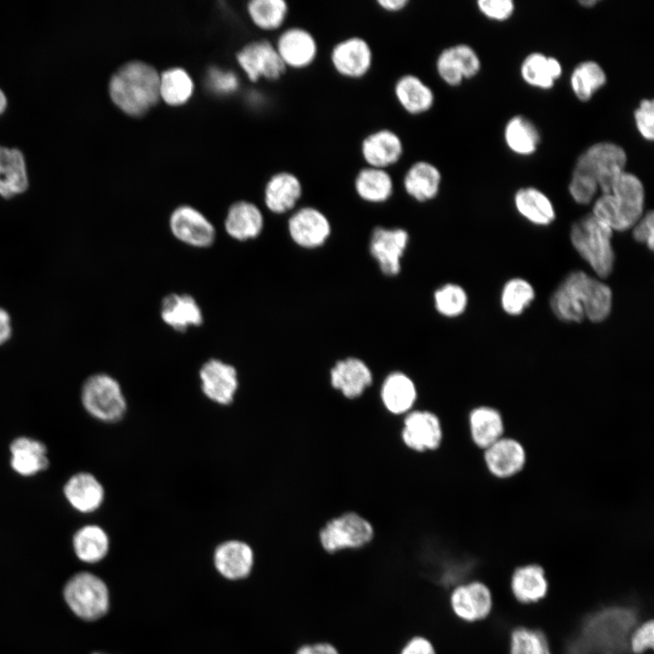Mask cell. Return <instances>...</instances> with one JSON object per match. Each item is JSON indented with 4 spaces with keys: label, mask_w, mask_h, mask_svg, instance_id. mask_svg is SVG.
Returning a JSON list of instances; mask_svg holds the SVG:
<instances>
[{
    "label": "cell",
    "mask_w": 654,
    "mask_h": 654,
    "mask_svg": "<svg viewBox=\"0 0 654 654\" xmlns=\"http://www.w3.org/2000/svg\"><path fill=\"white\" fill-rule=\"evenodd\" d=\"M653 621L649 620L642 623L631 632L629 643L633 653L642 654L646 650L653 649Z\"/></svg>",
    "instance_id": "obj_48"
},
{
    "label": "cell",
    "mask_w": 654,
    "mask_h": 654,
    "mask_svg": "<svg viewBox=\"0 0 654 654\" xmlns=\"http://www.w3.org/2000/svg\"><path fill=\"white\" fill-rule=\"evenodd\" d=\"M612 306L611 289L586 272L575 271L561 282L550 298L556 317L566 322L605 321Z\"/></svg>",
    "instance_id": "obj_1"
},
{
    "label": "cell",
    "mask_w": 654,
    "mask_h": 654,
    "mask_svg": "<svg viewBox=\"0 0 654 654\" xmlns=\"http://www.w3.org/2000/svg\"><path fill=\"white\" fill-rule=\"evenodd\" d=\"M94 654H100V653H94Z\"/></svg>",
    "instance_id": "obj_57"
},
{
    "label": "cell",
    "mask_w": 654,
    "mask_h": 654,
    "mask_svg": "<svg viewBox=\"0 0 654 654\" xmlns=\"http://www.w3.org/2000/svg\"><path fill=\"white\" fill-rule=\"evenodd\" d=\"M504 141L508 148L521 156L533 154L540 143L537 126L523 115H514L504 127Z\"/></svg>",
    "instance_id": "obj_38"
},
{
    "label": "cell",
    "mask_w": 654,
    "mask_h": 654,
    "mask_svg": "<svg viewBox=\"0 0 654 654\" xmlns=\"http://www.w3.org/2000/svg\"><path fill=\"white\" fill-rule=\"evenodd\" d=\"M193 82L190 74L181 67H172L160 74V98L169 105L186 103L193 93Z\"/></svg>",
    "instance_id": "obj_41"
},
{
    "label": "cell",
    "mask_w": 654,
    "mask_h": 654,
    "mask_svg": "<svg viewBox=\"0 0 654 654\" xmlns=\"http://www.w3.org/2000/svg\"><path fill=\"white\" fill-rule=\"evenodd\" d=\"M353 187L362 201L382 203L392 196L394 181L389 170L365 165L355 174Z\"/></svg>",
    "instance_id": "obj_33"
},
{
    "label": "cell",
    "mask_w": 654,
    "mask_h": 654,
    "mask_svg": "<svg viewBox=\"0 0 654 654\" xmlns=\"http://www.w3.org/2000/svg\"><path fill=\"white\" fill-rule=\"evenodd\" d=\"M483 460L493 476L506 479L522 470L526 462V451L517 440L501 437L484 450Z\"/></svg>",
    "instance_id": "obj_26"
},
{
    "label": "cell",
    "mask_w": 654,
    "mask_h": 654,
    "mask_svg": "<svg viewBox=\"0 0 654 654\" xmlns=\"http://www.w3.org/2000/svg\"><path fill=\"white\" fill-rule=\"evenodd\" d=\"M612 234L613 232L591 213L571 226L570 236L574 249L600 278L608 277L614 267Z\"/></svg>",
    "instance_id": "obj_6"
},
{
    "label": "cell",
    "mask_w": 654,
    "mask_h": 654,
    "mask_svg": "<svg viewBox=\"0 0 654 654\" xmlns=\"http://www.w3.org/2000/svg\"><path fill=\"white\" fill-rule=\"evenodd\" d=\"M274 45L286 68L306 69L315 63L319 54L316 37L301 26L285 29Z\"/></svg>",
    "instance_id": "obj_20"
},
{
    "label": "cell",
    "mask_w": 654,
    "mask_h": 654,
    "mask_svg": "<svg viewBox=\"0 0 654 654\" xmlns=\"http://www.w3.org/2000/svg\"><path fill=\"white\" fill-rule=\"evenodd\" d=\"M12 336L11 317L7 311L0 307V346Z\"/></svg>",
    "instance_id": "obj_53"
},
{
    "label": "cell",
    "mask_w": 654,
    "mask_h": 654,
    "mask_svg": "<svg viewBox=\"0 0 654 654\" xmlns=\"http://www.w3.org/2000/svg\"><path fill=\"white\" fill-rule=\"evenodd\" d=\"M468 424L473 443L483 450L500 439L504 431L501 414L490 406L473 408L469 413Z\"/></svg>",
    "instance_id": "obj_35"
},
{
    "label": "cell",
    "mask_w": 654,
    "mask_h": 654,
    "mask_svg": "<svg viewBox=\"0 0 654 654\" xmlns=\"http://www.w3.org/2000/svg\"><path fill=\"white\" fill-rule=\"evenodd\" d=\"M441 183V170L428 160H418L411 164L402 177L403 190L419 203L435 199L440 193Z\"/></svg>",
    "instance_id": "obj_27"
},
{
    "label": "cell",
    "mask_w": 654,
    "mask_h": 654,
    "mask_svg": "<svg viewBox=\"0 0 654 654\" xmlns=\"http://www.w3.org/2000/svg\"><path fill=\"white\" fill-rule=\"evenodd\" d=\"M393 95L400 107L412 116L429 113L436 100L431 86L411 73L403 74L396 79L393 84Z\"/></svg>",
    "instance_id": "obj_24"
},
{
    "label": "cell",
    "mask_w": 654,
    "mask_h": 654,
    "mask_svg": "<svg viewBox=\"0 0 654 654\" xmlns=\"http://www.w3.org/2000/svg\"><path fill=\"white\" fill-rule=\"evenodd\" d=\"M287 227L292 240L305 249L322 246L332 233L327 216L312 206H304L293 212Z\"/></svg>",
    "instance_id": "obj_21"
},
{
    "label": "cell",
    "mask_w": 654,
    "mask_h": 654,
    "mask_svg": "<svg viewBox=\"0 0 654 654\" xmlns=\"http://www.w3.org/2000/svg\"><path fill=\"white\" fill-rule=\"evenodd\" d=\"M63 494L71 508L82 514L98 510L105 498L104 485L94 474L88 471L71 475L63 487Z\"/></svg>",
    "instance_id": "obj_23"
},
{
    "label": "cell",
    "mask_w": 654,
    "mask_h": 654,
    "mask_svg": "<svg viewBox=\"0 0 654 654\" xmlns=\"http://www.w3.org/2000/svg\"><path fill=\"white\" fill-rule=\"evenodd\" d=\"M418 398L419 391L415 382L401 371L390 372L381 383L380 402L390 415L404 416L414 409Z\"/></svg>",
    "instance_id": "obj_22"
},
{
    "label": "cell",
    "mask_w": 654,
    "mask_h": 654,
    "mask_svg": "<svg viewBox=\"0 0 654 654\" xmlns=\"http://www.w3.org/2000/svg\"><path fill=\"white\" fill-rule=\"evenodd\" d=\"M254 555L246 542L230 540L219 544L213 553L216 570L229 580L245 578L251 572Z\"/></svg>",
    "instance_id": "obj_30"
},
{
    "label": "cell",
    "mask_w": 654,
    "mask_h": 654,
    "mask_svg": "<svg viewBox=\"0 0 654 654\" xmlns=\"http://www.w3.org/2000/svg\"><path fill=\"white\" fill-rule=\"evenodd\" d=\"M331 387L348 401L361 398L373 383V374L367 363L357 357L338 360L329 372Z\"/></svg>",
    "instance_id": "obj_19"
},
{
    "label": "cell",
    "mask_w": 654,
    "mask_h": 654,
    "mask_svg": "<svg viewBox=\"0 0 654 654\" xmlns=\"http://www.w3.org/2000/svg\"><path fill=\"white\" fill-rule=\"evenodd\" d=\"M409 243V233L401 228L376 227L370 240V253L387 276L398 275L401 258Z\"/></svg>",
    "instance_id": "obj_18"
},
{
    "label": "cell",
    "mask_w": 654,
    "mask_h": 654,
    "mask_svg": "<svg viewBox=\"0 0 654 654\" xmlns=\"http://www.w3.org/2000/svg\"><path fill=\"white\" fill-rule=\"evenodd\" d=\"M7 106V98L4 91L0 88V114H2Z\"/></svg>",
    "instance_id": "obj_55"
},
{
    "label": "cell",
    "mask_w": 654,
    "mask_h": 654,
    "mask_svg": "<svg viewBox=\"0 0 654 654\" xmlns=\"http://www.w3.org/2000/svg\"><path fill=\"white\" fill-rule=\"evenodd\" d=\"M635 623L636 614L629 608L609 607L590 614L571 643L570 653L626 654Z\"/></svg>",
    "instance_id": "obj_2"
},
{
    "label": "cell",
    "mask_w": 654,
    "mask_h": 654,
    "mask_svg": "<svg viewBox=\"0 0 654 654\" xmlns=\"http://www.w3.org/2000/svg\"><path fill=\"white\" fill-rule=\"evenodd\" d=\"M247 9L253 22L264 30L281 27L289 11L284 0H253Z\"/></svg>",
    "instance_id": "obj_42"
},
{
    "label": "cell",
    "mask_w": 654,
    "mask_h": 654,
    "mask_svg": "<svg viewBox=\"0 0 654 654\" xmlns=\"http://www.w3.org/2000/svg\"><path fill=\"white\" fill-rule=\"evenodd\" d=\"M599 1L597 0H580L579 1L580 5L583 7H592L595 5L598 4Z\"/></svg>",
    "instance_id": "obj_56"
},
{
    "label": "cell",
    "mask_w": 654,
    "mask_h": 654,
    "mask_svg": "<svg viewBox=\"0 0 654 654\" xmlns=\"http://www.w3.org/2000/svg\"><path fill=\"white\" fill-rule=\"evenodd\" d=\"M360 154L366 166L389 170L401 161L404 143L394 130L379 128L362 138Z\"/></svg>",
    "instance_id": "obj_16"
},
{
    "label": "cell",
    "mask_w": 654,
    "mask_h": 654,
    "mask_svg": "<svg viewBox=\"0 0 654 654\" xmlns=\"http://www.w3.org/2000/svg\"><path fill=\"white\" fill-rule=\"evenodd\" d=\"M476 4L485 17L499 22L510 19L515 11L512 0H478Z\"/></svg>",
    "instance_id": "obj_47"
},
{
    "label": "cell",
    "mask_w": 654,
    "mask_h": 654,
    "mask_svg": "<svg viewBox=\"0 0 654 654\" xmlns=\"http://www.w3.org/2000/svg\"><path fill=\"white\" fill-rule=\"evenodd\" d=\"M160 74L151 64L134 60L120 66L109 80L114 104L128 115L146 114L160 99Z\"/></svg>",
    "instance_id": "obj_3"
},
{
    "label": "cell",
    "mask_w": 654,
    "mask_h": 654,
    "mask_svg": "<svg viewBox=\"0 0 654 654\" xmlns=\"http://www.w3.org/2000/svg\"><path fill=\"white\" fill-rule=\"evenodd\" d=\"M236 59L253 82L257 81L260 76L277 80L287 70L275 45L267 40L247 44L237 53Z\"/></svg>",
    "instance_id": "obj_17"
},
{
    "label": "cell",
    "mask_w": 654,
    "mask_h": 654,
    "mask_svg": "<svg viewBox=\"0 0 654 654\" xmlns=\"http://www.w3.org/2000/svg\"><path fill=\"white\" fill-rule=\"evenodd\" d=\"M110 540L99 525L86 524L73 536V548L79 560L87 563L102 560L109 551Z\"/></svg>",
    "instance_id": "obj_39"
},
{
    "label": "cell",
    "mask_w": 654,
    "mask_h": 654,
    "mask_svg": "<svg viewBox=\"0 0 654 654\" xmlns=\"http://www.w3.org/2000/svg\"><path fill=\"white\" fill-rule=\"evenodd\" d=\"M534 297V289L529 282L521 278H513L504 284L500 303L506 313L517 316L525 311Z\"/></svg>",
    "instance_id": "obj_43"
},
{
    "label": "cell",
    "mask_w": 654,
    "mask_h": 654,
    "mask_svg": "<svg viewBox=\"0 0 654 654\" xmlns=\"http://www.w3.org/2000/svg\"><path fill=\"white\" fill-rule=\"evenodd\" d=\"M514 204L521 216L536 225H549L556 217L551 201L535 187L519 189L514 195Z\"/></svg>",
    "instance_id": "obj_36"
},
{
    "label": "cell",
    "mask_w": 654,
    "mask_h": 654,
    "mask_svg": "<svg viewBox=\"0 0 654 654\" xmlns=\"http://www.w3.org/2000/svg\"><path fill=\"white\" fill-rule=\"evenodd\" d=\"M375 536L374 523L356 510L329 517L316 533L321 550L328 555L363 550L373 542Z\"/></svg>",
    "instance_id": "obj_4"
},
{
    "label": "cell",
    "mask_w": 654,
    "mask_h": 654,
    "mask_svg": "<svg viewBox=\"0 0 654 654\" xmlns=\"http://www.w3.org/2000/svg\"><path fill=\"white\" fill-rule=\"evenodd\" d=\"M634 123L639 134L646 141L654 139V101L649 98L640 100L633 113Z\"/></svg>",
    "instance_id": "obj_46"
},
{
    "label": "cell",
    "mask_w": 654,
    "mask_h": 654,
    "mask_svg": "<svg viewBox=\"0 0 654 654\" xmlns=\"http://www.w3.org/2000/svg\"><path fill=\"white\" fill-rule=\"evenodd\" d=\"M377 5L387 13H399L408 7L409 0H378Z\"/></svg>",
    "instance_id": "obj_54"
},
{
    "label": "cell",
    "mask_w": 654,
    "mask_h": 654,
    "mask_svg": "<svg viewBox=\"0 0 654 654\" xmlns=\"http://www.w3.org/2000/svg\"><path fill=\"white\" fill-rule=\"evenodd\" d=\"M436 311L447 318H455L462 314L468 304L465 290L456 283H446L433 293Z\"/></svg>",
    "instance_id": "obj_44"
},
{
    "label": "cell",
    "mask_w": 654,
    "mask_h": 654,
    "mask_svg": "<svg viewBox=\"0 0 654 654\" xmlns=\"http://www.w3.org/2000/svg\"><path fill=\"white\" fill-rule=\"evenodd\" d=\"M302 195L299 177L287 171L274 173L266 183L264 203L273 213L282 214L294 209Z\"/></svg>",
    "instance_id": "obj_29"
},
{
    "label": "cell",
    "mask_w": 654,
    "mask_h": 654,
    "mask_svg": "<svg viewBox=\"0 0 654 654\" xmlns=\"http://www.w3.org/2000/svg\"><path fill=\"white\" fill-rule=\"evenodd\" d=\"M398 654H438L432 641L422 635H414L401 647Z\"/></svg>",
    "instance_id": "obj_50"
},
{
    "label": "cell",
    "mask_w": 654,
    "mask_h": 654,
    "mask_svg": "<svg viewBox=\"0 0 654 654\" xmlns=\"http://www.w3.org/2000/svg\"><path fill=\"white\" fill-rule=\"evenodd\" d=\"M448 605L451 614L459 620L472 623L484 619L490 614L492 599L485 584L471 580L450 590Z\"/></svg>",
    "instance_id": "obj_14"
},
{
    "label": "cell",
    "mask_w": 654,
    "mask_h": 654,
    "mask_svg": "<svg viewBox=\"0 0 654 654\" xmlns=\"http://www.w3.org/2000/svg\"><path fill=\"white\" fill-rule=\"evenodd\" d=\"M263 223V215L258 206L251 202L237 201L227 211L224 229L233 239L248 241L261 234Z\"/></svg>",
    "instance_id": "obj_31"
},
{
    "label": "cell",
    "mask_w": 654,
    "mask_h": 654,
    "mask_svg": "<svg viewBox=\"0 0 654 654\" xmlns=\"http://www.w3.org/2000/svg\"><path fill=\"white\" fill-rule=\"evenodd\" d=\"M609 193L621 231L631 229L644 214L645 189L641 180L625 171L616 179Z\"/></svg>",
    "instance_id": "obj_12"
},
{
    "label": "cell",
    "mask_w": 654,
    "mask_h": 654,
    "mask_svg": "<svg viewBox=\"0 0 654 654\" xmlns=\"http://www.w3.org/2000/svg\"><path fill=\"white\" fill-rule=\"evenodd\" d=\"M293 654H340V651L331 642L317 641L300 645Z\"/></svg>",
    "instance_id": "obj_51"
},
{
    "label": "cell",
    "mask_w": 654,
    "mask_h": 654,
    "mask_svg": "<svg viewBox=\"0 0 654 654\" xmlns=\"http://www.w3.org/2000/svg\"><path fill=\"white\" fill-rule=\"evenodd\" d=\"M64 597L71 610L85 620L102 618L109 609V592L105 583L89 572L73 576L65 584Z\"/></svg>",
    "instance_id": "obj_8"
},
{
    "label": "cell",
    "mask_w": 654,
    "mask_h": 654,
    "mask_svg": "<svg viewBox=\"0 0 654 654\" xmlns=\"http://www.w3.org/2000/svg\"><path fill=\"white\" fill-rule=\"evenodd\" d=\"M560 62L540 52L529 54L520 64V76L529 85L548 90L554 86L562 74Z\"/></svg>",
    "instance_id": "obj_34"
},
{
    "label": "cell",
    "mask_w": 654,
    "mask_h": 654,
    "mask_svg": "<svg viewBox=\"0 0 654 654\" xmlns=\"http://www.w3.org/2000/svg\"><path fill=\"white\" fill-rule=\"evenodd\" d=\"M606 83L605 70L594 60H586L578 64L570 77L571 91L580 102L590 101Z\"/></svg>",
    "instance_id": "obj_40"
},
{
    "label": "cell",
    "mask_w": 654,
    "mask_h": 654,
    "mask_svg": "<svg viewBox=\"0 0 654 654\" xmlns=\"http://www.w3.org/2000/svg\"><path fill=\"white\" fill-rule=\"evenodd\" d=\"M627 153L619 144L604 141L588 147L578 157L571 177L609 193L616 179L626 171Z\"/></svg>",
    "instance_id": "obj_5"
},
{
    "label": "cell",
    "mask_w": 654,
    "mask_h": 654,
    "mask_svg": "<svg viewBox=\"0 0 654 654\" xmlns=\"http://www.w3.org/2000/svg\"><path fill=\"white\" fill-rule=\"evenodd\" d=\"M80 401L88 415L104 423L122 421L127 411V401L121 384L104 372L94 373L84 380Z\"/></svg>",
    "instance_id": "obj_7"
},
{
    "label": "cell",
    "mask_w": 654,
    "mask_h": 654,
    "mask_svg": "<svg viewBox=\"0 0 654 654\" xmlns=\"http://www.w3.org/2000/svg\"><path fill=\"white\" fill-rule=\"evenodd\" d=\"M443 425L439 415L429 409H413L402 416L400 438L411 451H436L442 444Z\"/></svg>",
    "instance_id": "obj_9"
},
{
    "label": "cell",
    "mask_w": 654,
    "mask_h": 654,
    "mask_svg": "<svg viewBox=\"0 0 654 654\" xmlns=\"http://www.w3.org/2000/svg\"><path fill=\"white\" fill-rule=\"evenodd\" d=\"M25 155L15 147L0 145V196L10 199L28 188Z\"/></svg>",
    "instance_id": "obj_32"
},
{
    "label": "cell",
    "mask_w": 654,
    "mask_h": 654,
    "mask_svg": "<svg viewBox=\"0 0 654 654\" xmlns=\"http://www.w3.org/2000/svg\"><path fill=\"white\" fill-rule=\"evenodd\" d=\"M633 228V238L638 243L645 244L649 250L654 247V215L649 211L635 223Z\"/></svg>",
    "instance_id": "obj_49"
},
{
    "label": "cell",
    "mask_w": 654,
    "mask_h": 654,
    "mask_svg": "<svg viewBox=\"0 0 654 654\" xmlns=\"http://www.w3.org/2000/svg\"><path fill=\"white\" fill-rule=\"evenodd\" d=\"M510 587L518 601L535 603L546 596L548 580L540 566L530 564L519 567L514 570Z\"/></svg>",
    "instance_id": "obj_37"
},
{
    "label": "cell",
    "mask_w": 654,
    "mask_h": 654,
    "mask_svg": "<svg viewBox=\"0 0 654 654\" xmlns=\"http://www.w3.org/2000/svg\"><path fill=\"white\" fill-rule=\"evenodd\" d=\"M212 82L219 91L229 92L236 88L237 79L232 73L215 70L212 72Z\"/></svg>",
    "instance_id": "obj_52"
},
{
    "label": "cell",
    "mask_w": 654,
    "mask_h": 654,
    "mask_svg": "<svg viewBox=\"0 0 654 654\" xmlns=\"http://www.w3.org/2000/svg\"><path fill=\"white\" fill-rule=\"evenodd\" d=\"M198 374L202 392L209 401L221 406L233 402L239 389L238 372L233 365L211 358L202 364Z\"/></svg>",
    "instance_id": "obj_13"
},
{
    "label": "cell",
    "mask_w": 654,
    "mask_h": 654,
    "mask_svg": "<svg viewBox=\"0 0 654 654\" xmlns=\"http://www.w3.org/2000/svg\"><path fill=\"white\" fill-rule=\"evenodd\" d=\"M374 54L371 44L362 36L351 35L336 42L330 51V63L340 76L359 80L373 66Z\"/></svg>",
    "instance_id": "obj_10"
},
{
    "label": "cell",
    "mask_w": 654,
    "mask_h": 654,
    "mask_svg": "<svg viewBox=\"0 0 654 654\" xmlns=\"http://www.w3.org/2000/svg\"><path fill=\"white\" fill-rule=\"evenodd\" d=\"M9 463L17 475L34 477L49 467L46 446L41 441L29 436H18L9 445Z\"/></svg>",
    "instance_id": "obj_25"
},
{
    "label": "cell",
    "mask_w": 654,
    "mask_h": 654,
    "mask_svg": "<svg viewBox=\"0 0 654 654\" xmlns=\"http://www.w3.org/2000/svg\"><path fill=\"white\" fill-rule=\"evenodd\" d=\"M481 68L479 54L471 45L464 43L443 48L435 60L438 77L451 87H458L465 80L475 77Z\"/></svg>",
    "instance_id": "obj_11"
},
{
    "label": "cell",
    "mask_w": 654,
    "mask_h": 654,
    "mask_svg": "<svg viewBox=\"0 0 654 654\" xmlns=\"http://www.w3.org/2000/svg\"><path fill=\"white\" fill-rule=\"evenodd\" d=\"M510 654H551V652L543 632L518 627L510 635Z\"/></svg>",
    "instance_id": "obj_45"
},
{
    "label": "cell",
    "mask_w": 654,
    "mask_h": 654,
    "mask_svg": "<svg viewBox=\"0 0 654 654\" xmlns=\"http://www.w3.org/2000/svg\"><path fill=\"white\" fill-rule=\"evenodd\" d=\"M160 315L163 322L176 332H183L190 327L200 326L203 315L196 300L187 293H170L161 302Z\"/></svg>",
    "instance_id": "obj_28"
},
{
    "label": "cell",
    "mask_w": 654,
    "mask_h": 654,
    "mask_svg": "<svg viewBox=\"0 0 654 654\" xmlns=\"http://www.w3.org/2000/svg\"><path fill=\"white\" fill-rule=\"evenodd\" d=\"M173 235L180 242L197 248L211 246L215 241L213 224L196 208L183 204L176 207L169 218Z\"/></svg>",
    "instance_id": "obj_15"
}]
</instances>
